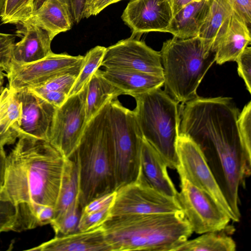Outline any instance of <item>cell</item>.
Instances as JSON below:
<instances>
[{"instance_id": "obj_1", "label": "cell", "mask_w": 251, "mask_h": 251, "mask_svg": "<svg viewBox=\"0 0 251 251\" xmlns=\"http://www.w3.org/2000/svg\"><path fill=\"white\" fill-rule=\"evenodd\" d=\"M179 134L201 150L232 210L240 220L239 188L251 172L239 133V111L232 98L200 97L179 108Z\"/></svg>"}, {"instance_id": "obj_2", "label": "cell", "mask_w": 251, "mask_h": 251, "mask_svg": "<svg viewBox=\"0 0 251 251\" xmlns=\"http://www.w3.org/2000/svg\"><path fill=\"white\" fill-rule=\"evenodd\" d=\"M6 157L0 196L17 206L15 231L36 227L34 214L40 205L55 207L70 159L65 158L48 141L20 135Z\"/></svg>"}, {"instance_id": "obj_3", "label": "cell", "mask_w": 251, "mask_h": 251, "mask_svg": "<svg viewBox=\"0 0 251 251\" xmlns=\"http://www.w3.org/2000/svg\"><path fill=\"white\" fill-rule=\"evenodd\" d=\"M102 226L110 251H175L193 232L182 210L113 217Z\"/></svg>"}, {"instance_id": "obj_4", "label": "cell", "mask_w": 251, "mask_h": 251, "mask_svg": "<svg viewBox=\"0 0 251 251\" xmlns=\"http://www.w3.org/2000/svg\"><path fill=\"white\" fill-rule=\"evenodd\" d=\"M113 99L107 101L86 124L73 156L78 166L81 209L94 199L115 190L109 117Z\"/></svg>"}, {"instance_id": "obj_5", "label": "cell", "mask_w": 251, "mask_h": 251, "mask_svg": "<svg viewBox=\"0 0 251 251\" xmlns=\"http://www.w3.org/2000/svg\"><path fill=\"white\" fill-rule=\"evenodd\" d=\"M159 52L164 91L182 103L198 98L197 89L215 62V52L198 36L173 37L163 43Z\"/></svg>"}, {"instance_id": "obj_6", "label": "cell", "mask_w": 251, "mask_h": 251, "mask_svg": "<svg viewBox=\"0 0 251 251\" xmlns=\"http://www.w3.org/2000/svg\"><path fill=\"white\" fill-rule=\"evenodd\" d=\"M133 110L143 137L158 151L167 167L176 169L179 135V102L161 88L133 97Z\"/></svg>"}, {"instance_id": "obj_7", "label": "cell", "mask_w": 251, "mask_h": 251, "mask_svg": "<svg viewBox=\"0 0 251 251\" xmlns=\"http://www.w3.org/2000/svg\"><path fill=\"white\" fill-rule=\"evenodd\" d=\"M109 117L116 190L138 176L143 135L133 111L124 106L117 98L111 101Z\"/></svg>"}, {"instance_id": "obj_8", "label": "cell", "mask_w": 251, "mask_h": 251, "mask_svg": "<svg viewBox=\"0 0 251 251\" xmlns=\"http://www.w3.org/2000/svg\"><path fill=\"white\" fill-rule=\"evenodd\" d=\"M109 218L126 215L174 212L182 210L176 198L151 187L139 171L137 177L115 190Z\"/></svg>"}, {"instance_id": "obj_9", "label": "cell", "mask_w": 251, "mask_h": 251, "mask_svg": "<svg viewBox=\"0 0 251 251\" xmlns=\"http://www.w3.org/2000/svg\"><path fill=\"white\" fill-rule=\"evenodd\" d=\"M176 151L178 160L176 170L179 176L207 193L231 221L239 222L198 145L188 136L179 134Z\"/></svg>"}, {"instance_id": "obj_10", "label": "cell", "mask_w": 251, "mask_h": 251, "mask_svg": "<svg viewBox=\"0 0 251 251\" xmlns=\"http://www.w3.org/2000/svg\"><path fill=\"white\" fill-rule=\"evenodd\" d=\"M87 84L78 93L69 96L57 108L48 142L65 158L75 153L86 126L85 100Z\"/></svg>"}, {"instance_id": "obj_11", "label": "cell", "mask_w": 251, "mask_h": 251, "mask_svg": "<svg viewBox=\"0 0 251 251\" xmlns=\"http://www.w3.org/2000/svg\"><path fill=\"white\" fill-rule=\"evenodd\" d=\"M84 56H72L65 53L53 52L37 61L21 65H12L5 73L8 87L18 91L22 89H32L43 85L62 74L79 72Z\"/></svg>"}, {"instance_id": "obj_12", "label": "cell", "mask_w": 251, "mask_h": 251, "mask_svg": "<svg viewBox=\"0 0 251 251\" xmlns=\"http://www.w3.org/2000/svg\"><path fill=\"white\" fill-rule=\"evenodd\" d=\"M177 199L190 225L197 234L222 230L231 220L207 193L183 177Z\"/></svg>"}, {"instance_id": "obj_13", "label": "cell", "mask_w": 251, "mask_h": 251, "mask_svg": "<svg viewBox=\"0 0 251 251\" xmlns=\"http://www.w3.org/2000/svg\"><path fill=\"white\" fill-rule=\"evenodd\" d=\"M100 66L136 71L163 77L160 52L133 36L106 48Z\"/></svg>"}, {"instance_id": "obj_14", "label": "cell", "mask_w": 251, "mask_h": 251, "mask_svg": "<svg viewBox=\"0 0 251 251\" xmlns=\"http://www.w3.org/2000/svg\"><path fill=\"white\" fill-rule=\"evenodd\" d=\"M169 0H132L122 19L132 32V36L153 31L165 32L173 18Z\"/></svg>"}, {"instance_id": "obj_15", "label": "cell", "mask_w": 251, "mask_h": 251, "mask_svg": "<svg viewBox=\"0 0 251 251\" xmlns=\"http://www.w3.org/2000/svg\"><path fill=\"white\" fill-rule=\"evenodd\" d=\"M22 104L21 125L16 131L48 141L56 108L28 89L16 91Z\"/></svg>"}, {"instance_id": "obj_16", "label": "cell", "mask_w": 251, "mask_h": 251, "mask_svg": "<svg viewBox=\"0 0 251 251\" xmlns=\"http://www.w3.org/2000/svg\"><path fill=\"white\" fill-rule=\"evenodd\" d=\"M251 42V29L234 10L214 41L215 62L222 65L226 62L236 61Z\"/></svg>"}, {"instance_id": "obj_17", "label": "cell", "mask_w": 251, "mask_h": 251, "mask_svg": "<svg viewBox=\"0 0 251 251\" xmlns=\"http://www.w3.org/2000/svg\"><path fill=\"white\" fill-rule=\"evenodd\" d=\"M17 35L22 37L15 43L12 50V64L21 65L33 63L47 57L52 52L50 35L44 29L24 22L19 23Z\"/></svg>"}, {"instance_id": "obj_18", "label": "cell", "mask_w": 251, "mask_h": 251, "mask_svg": "<svg viewBox=\"0 0 251 251\" xmlns=\"http://www.w3.org/2000/svg\"><path fill=\"white\" fill-rule=\"evenodd\" d=\"M28 251H110V249L101 225L88 231L56 235L53 238Z\"/></svg>"}, {"instance_id": "obj_19", "label": "cell", "mask_w": 251, "mask_h": 251, "mask_svg": "<svg viewBox=\"0 0 251 251\" xmlns=\"http://www.w3.org/2000/svg\"><path fill=\"white\" fill-rule=\"evenodd\" d=\"M167 167L158 151L143 136L140 152L141 175L152 188L163 194L177 198L178 193L168 175Z\"/></svg>"}, {"instance_id": "obj_20", "label": "cell", "mask_w": 251, "mask_h": 251, "mask_svg": "<svg viewBox=\"0 0 251 251\" xmlns=\"http://www.w3.org/2000/svg\"><path fill=\"white\" fill-rule=\"evenodd\" d=\"M101 75L123 95L132 97L164 85V77L141 72L116 68H105L100 70Z\"/></svg>"}, {"instance_id": "obj_21", "label": "cell", "mask_w": 251, "mask_h": 251, "mask_svg": "<svg viewBox=\"0 0 251 251\" xmlns=\"http://www.w3.org/2000/svg\"><path fill=\"white\" fill-rule=\"evenodd\" d=\"M211 0H194L182 7L172 18L165 32L187 39L198 35L208 13Z\"/></svg>"}, {"instance_id": "obj_22", "label": "cell", "mask_w": 251, "mask_h": 251, "mask_svg": "<svg viewBox=\"0 0 251 251\" xmlns=\"http://www.w3.org/2000/svg\"><path fill=\"white\" fill-rule=\"evenodd\" d=\"M23 22L44 29L53 39L59 33L70 30L73 25L67 9L59 0H44Z\"/></svg>"}, {"instance_id": "obj_23", "label": "cell", "mask_w": 251, "mask_h": 251, "mask_svg": "<svg viewBox=\"0 0 251 251\" xmlns=\"http://www.w3.org/2000/svg\"><path fill=\"white\" fill-rule=\"evenodd\" d=\"M123 95V92L107 80L98 69L87 83L85 100L86 124L98 112L105 103L111 98Z\"/></svg>"}, {"instance_id": "obj_24", "label": "cell", "mask_w": 251, "mask_h": 251, "mask_svg": "<svg viewBox=\"0 0 251 251\" xmlns=\"http://www.w3.org/2000/svg\"><path fill=\"white\" fill-rule=\"evenodd\" d=\"M231 0H211L209 10L198 36L213 50L214 41L222 27L234 10Z\"/></svg>"}, {"instance_id": "obj_25", "label": "cell", "mask_w": 251, "mask_h": 251, "mask_svg": "<svg viewBox=\"0 0 251 251\" xmlns=\"http://www.w3.org/2000/svg\"><path fill=\"white\" fill-rule=\"evenodd\" d=\"M223 230L204 233L193 240H187L175 251H235V241Z\"/></svg>"}, {"instance_id": "obj_26", "label": "cell", "mask_w": 251, "mask_h": 251, "mask_svg": "<svg viewBox=\"0 0 251 251\" xmlns=\"http://www.w3.org/2000/svg\"><path fill=\"white\" fill-rule=\"evenodd\" d=\"M22 104L16 92L5 87L0 94V135L14 130L21 125Z\"/></svg>"}, {"instance_id": "obj_27", "label": "cell", "mask_w": 251, "mask_h": 251, "mask_svg": "<svg viewBox=\"0 0 251 251\" xmlns=\"http://www.w3.org/2000/svg\"><path fill=\"white\" fill-rule=\"evenodd\" d=\"M79 196L78 166L75 157L72 156L69 159L60 194L54 207L53 219L61 216Z\"/></svg>"}, {"instance_id": "obj_28", "label": "cell", "mask_w": 251, "mask_h": 251, "mask_svg": "<svg viewBox=\"0 0 251 251\" xmlns=\"http://www.w3.org/2000/svg\"><path fill=\"white\" fill-rule=\"evenodd\" d=\"M106 48L97 46L84 56L82 65L69 97L80 92L88 83L94 73L100 67Z\"/></svg>"}, {"instance_id": "obj_29", "label": "cell", "mask_w": 251, "mask_h": 251, "mask_svg": "<svg viewBox=\"0 0 251 251\" xmlns=\"http://www.w3.org/2000/svg\"><path fill=\"white\" fill-rule=\"evenodd\" d=\"M35 0H5L0 15L3 24H19L27 20L36 8Z\"/></svg>"}, {"instance_id": "obj_30", "label": "cell", "mask_w": 251, "mask_h": 251, "mask_svg": "<svg viewBox=\"0 0 251 251\" xmlns=\"http://www.w3.org/2000/svg\"><path fill=\"white\" fill-rule=\"evenodd\" d=\"M81 207L78 197L73 204L59 217L50 224L56 235H63L78 231Z\"/></svg>"}, {"instance_id": "obj_31", "label": "cell", "mask_w": 251, "mask_h": 251, "mask_svg": "<svg viewBox=\"0 0 251 251\" xmlns=\"http://www.w3.org/2000/svg\"><path fill=\"white\" fill-rule=\"evenodd\" d=\"M79 72L62 74L48 81L43 85L30 89L34 92L58 91L69 95Z\"/></svg>"}, {"instance_id": "obj_32", "label": "cell", "mask_w": 251, "mask_h": 251, "mask_svg": "<svg viewBox=\"0 0 251 251\" xmlns=\"http://www.w3.org/2000/svg\"><path fill=\"white\" fill-rule=\"evenodd\" d=\"M18 214V206L10 200L0 196V234L14 230Z\"/></svg>"}, {"instance_id": "obj_33", "label": "cell", "mask_w": 251, "mask_h": 251, "mask_svg": "<svg viewBox=\"0 0 251 251\" xmlns=\"http://www.w3.org/2000/svg\"><path fill=\"white\" fill-rule=\"evenodd\" d=\"M237 125L245 151L251 158V101L247 103L239 113Z\"/></svg>"}, {"instance_id": "obj_34", "label": "cell", "mask_w": 251, "mask_h": 251, "mask_svg": "<svg viewBox=\"0 0 251 251\" xmlns=\"http://www.w3.org/2000/svg\"><path fill=\"white\" fill-rule=\"evenodd\" d=\"M66 7L73 24L91 16L94 0H59Z\"/></svg>"}, {"instance_id": "obj_35", "label": "cell", "mask_w": 251, "mask_h": 251, "mask_svg": "<svg viewBox=\"0 0 251 251\" xmlns=\"http://www.w3.org/2000/svg\"><path fill=\"white\" fill-rule=\"evenodd\" d=\"M112 206L90 213H81L78 226V231H88L101 226L109 219Z\"/></svg>"}, {"instance_id": "obj_36", "label": "cell", "mask_w": 251, "mask_h": 251, "mask_svg": "<svg viewBox=\"0 0 251 251\" xmlns=\"http://www.w3.org/2000/svg\"><path fill=\"white\" fill-rule=\"evenodd\" d=\"M15 36L0 33V69L8 73L11 67L12 50Z\"/></svg>"}, {"instance_id": "obj_37", "label": "cell", "mask_w": 251, "mask_h": 251, "mask_svg": "<svg viewBox=\"0 0 251 251\" xmlns=\"http://www.w3.org/2000/svg\"><path fill=\"white\" fill-rule=\"evenodd\" d=\"M238 74L244 80L247 89L251 93V48L247 46L237 57Z\"/></svg>"}, {"instance_id": "obj_38", "label": "cell", "mask_w": 251, "mask_h": 251, "mask_svg": "<svg viewBox=\"0 0 251 251\" xmlns=\"http://www.w3.org/2000/svg\"><path fill=\"white\" fill-rule=\"evenodd\" d=\"M116 196L115 191L99 197L90 201L81 209V213L97 212L113 205Z\"/></svg>"}, {"instance_id": "obj_39", "label": "cell", "mask_w": 251, "mask_h": 251, "mask_svg": "<svg viewBox=\"0 0 251 251\" xmlns=\"http://www.w3.org/2000/svg\"><path fill=\"white\" fill-rule=\"evenodd\" d=\"M33 92L56 108L61 106L69 97L68 94L62 92L45 91Z\"/></svg>"}, {"instance_id": "obj_40", "label": "cell", "mask_w": 251, "mask_h": 251, "mask_svg": "<svg viewBox=\"0 0 251 251\" xmlns=\"http://www.w3.org/2000/svg\"><path fill=\"white\" fill-rule=\"evenodd\" d=\"M234 10L245 21L248 26L251 27V0H231Z\"/></svg>"}, {"instance_id": "obj_41", "label": "cell", "mask_w": 251, "mask_h": 251, "mask_svg": "<svg viewBox=\"0 0 251 251\" xmlns=\"http://www.w3.org/2000/svg\"><path fill=\"white\" fill-rule=\"evenodd\" d=\"M6 145H8L6 142H0V190L3 186L5 180L7 156L4 146Z\"/></svg>"}, {"instance_id": "obj_42", "label": "cell", "mask_w": 251, "mask_h": 251, "mask_svg": "<svg viewBox=\"0 0 251 251\" xmlns=\"http://www.w3.org/2000/svg\"><path fill=\"white\" fill-rule=\"evenodd\" d=\"M122 0H97L92 6L91 16H95L100 13L108 5Z\"/></svg>"}, {"instance_id": "obj_43", "label": "cell", "mask_w": 251, "mask_h": 251, "mask_svg": "<svg viewBox=\"0 0 251 251\" xmlns=\"http://www.w3.org/2000/svg\"><path fill=\"white\" fill-rule=\"evenodd\" d=\"M173 11V15L176 14L182 7L194 0H169Z\"/></svg>"}, {"instance_id": "obj_44", "label": "cell", "mask_w": 251, "mask_h": 251, "mask_svg": "<svg viewBox=\"0 0 251 251\" xmlns=\"http://www.w3.org/2000/svg\"><path fill=\"white\" fill-rule=\"evenodd\" d=\"M18 138V134L14 130L4 135H0V142H6L8 145L15 142L16 139Z\"/></svg>"}, {"instance_id": "obj_45", "label": "cell", "mask_w": 251, "mask_h": 251, "mask_svg": "<svg viewBox=\"0 0 251 251\" xmlns=\"http://www.w3.org/2000/svg\"><path fill=\"white\" fill-rule=\"evenodd\" d=\"M2 70L0 69V94L4 88L3 86L5 73H3Z\"/></svg>"}, {"instance_id": "obj_46", "label": "cell", "mask_w": 251, "mask_h": 251, "mask_svg": "<svg viewBox=\"0 0 251 251\" xmlns=\"http://www.w3.org/2000/svg\"><path fill=\"white\" fill-rule=\"evenodd\" d=\"M5 0H0V16L1 14Z\"/></svg>"}, {"instance_id": "obj_47", "label": "cell", "mask_w": 251, "mask_h": 251, "mask_svg": "<svg viewBox=\"0 0 251 251\" xmlns=\"http://www.w3.org/2000/svg\"><path fill=\"white\" fill-rule=\"evenodd\" d=\"M96 0H94V2H95V1H96ZM93 4H94V3H93Z\"/></svg>"}]
</instances>
